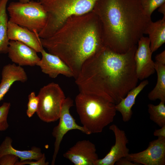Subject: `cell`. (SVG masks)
<instances>
[{
    "mask_svg": "<svg viewBox=\"0 0 165 165\" xmlns=\"http://www.w3.org/2000/svg\"><path fill=\"white\" fill-rule=\"evenodd\" d=\"M135 45L124 53L105 46L86 60L75 79L79 91L96 94L116 105L135 87L138 79Z\"/></svg>",
    "mask_w": 165,
    "mask_h": 165,
    "instance_id": "6da1fadb",
    "label": "cell"
},
{
    "mask_svg": "<svg viewBox=\"0 0 165 165\" xmlns=\"http://www.w3.org/2000/svg\"><path fill=\"white\" fill-rule=\"evenodd\" d=\"M40 40L43 48L68 66L75 79L85 61L105 47L101 22L92 10L70 16L52 35Z\"/></svg>",
    "mask_w": 165,
    "mask_h": 165,
    "instance_id": "7a4b0ae2",
    "label": "cell"
},
{
    "mask_svg": "<svg viewBox=\"0 0 165 165\" xmlns=\"http://www.w3.org/2000/svg\"><path fill=\"white\" fill-rule=\"evenodd\" d=\"M92 10L101 22L105 46L119 54L137 45L151 20L140 0H98Z\"/></svg>",
    "mask_w": 165,
    "mask_h": 165,
    "instance_id": "3957f363",
    "label": "cell"
},
{
    "mask_svg": "<svg viewBox=\"0 0 165 165\" xmlns=\"http://www.w3.org/2000/svg\"><path fill=\"white\" fill-rule=\"evenodd\" d=\"M75 102L80 122L89 135L102 132L116 114V104L96 94L80 92Z\"/></svg>",
    "mask_w": 165,
    "mask_h": 165,
    "instance_id": "277c9868",
    "label": "cell"
},
{
    "mask_svg": "<svg viewBox=\"0 0 165 165\" xmlns=\"http://www.w3.org/2000/svg\"><path fill=\"white\" fill-rule=\"evenodd\" d=\"M98 0H39L47 14L43 28L38 33L45 38L54 34L70 16L92 11Z\"/></svg>",
    "mask_w": 165,
    "mask_h": 165,
    "instance_id": "5b68a950",
    "label": "cell"
},
{
    "mask_svg": "<svg viewBox=\"0 0 165 165\" xmlns=\"http://www.w3.org/2000/svg\"><path fill=\"white\" fill-rule=\"evenodd\" d=\"M7 10L9 16V21L38 33L46 22L47 13L39 1L13 2Z\"/></svg>",
    "mask_w": 165,
    "mask_h": 165,
    "instance_id": "8992f818",
    "label": "cell"
},
{
    "mask_svg": "<svg viewBox=\"0 0 165 165\" xmlns=\"http://www.w3.org/2000/svg\"><path fill=\"white\" fill-rule=\"evenodd\" d=\"M37 96L39 102L36 113L39 118L46 123L59 119L62 104L66 98L59 85L52 82L44 86Z\"/></svg>",
    "mask_w": 165,
    "mask_h": 165,
    "instance_id": "52a82bcc",
    "label": "cell"
},
{
    "mask_svg": "<svg viewBox=\"0 0 165 165\" xmlns=\"http://www.w3.org/2000/svg\"><path fill=\"white\" fill-rule=\"evenodd\" d=\"M73 101L70 97H66L62 105L58 125L53 128L52 135L55 138L54 151L53 156L51 165L55 164L58 154L60 146L63 138L68 131L72 130H77L87 135L89 133L82 126L78 125L75 120L71 115L70 109L73 105Z\"/></svg>",
    "mask_w": 165,
    "mask_h": 165,
    "instance_id": "ba28073f",
    "label": "cell"
},
{
    "mask_svg": "<svg viewBox=\"0 0 165 165\" xmlns=\"http://www.w3.org/2000/svg\"><path fill=\"white\" fill-rule=\"evenodd\" d=\"M126 158L139 165H165V137H158L149 142L146 149L129 153Z\"/></svg>",
    "mask_w": 165,
    "mask_h": 165,
    "instance_id": "9c48e42d",
    "label": "cell"
},
{
    "mask_svg": "<svg viewBox=\"0 0 165 165\" xmlns=\"http://www.w3.org/2000/svg\"><path fill=\"white\" fill-rule=\"evenodd\" d=\"M138 44L134 59L138 78L141 80L154 73L155 62L152 59V53L148 37L143 36L140 38Z\"/></svg>",
    "mask_w": 165,
    "mask_h": 165,
    "instance_id": "30bf717a",
    "label": "cell"
},
{
    "mask_svg": "<svg viewBox=\"0 0 165 165\" xmlns=\"http://www.w3.org/2000/svg\"><path fill=\"white\" fill-rule=\"evenodd\" d=\"M63 156L75 165H95L99 159L95 145L86 140L77 141Z\"/></svg>",
    "mask_w": 165,
    "mask_h": 165,
    "instance_id": "8fae6325",
    "label": "cell"
},
{
    "mask_svg": "<svg viewBox=\"0 0 165 165\" xmlns=\"http://www.w3.org/2000/svg\"><path fill=\"white\" fill-rule=\"evenodd\" d=\"M109 129L114 133L115 144L103 158L97 160L95 165H114L119 159L126 157L129 154V150L127 146L128 140L125 132L114 124L110 126Z\"/></svg>",
    "mask_w": 165,
    "mask_h": 165,
    "instance_id": "7c38bea8",
    "label": "cell"
},
{
    "mask_svg": "<svg viewBox=\"0 0 165 165\" xmlns=\"http://www.w3.org/2000/svg\"><path fill=\"white\" fill-rule=\"evenodd\" d=\"M37 52L26 45L19 41L10 40L7 53L13 63L20 66H34L40 60Z\"/></svg>",
    "mask_w": 165,
    "mask_h": 165,
    "instance_id": "4fadbf2b",
    "label": "cell"
},
{
    "mask_svg": "<svg viewBox=\"0 0 165 165\" xmlns=\"http://www.w3.org/2000/svg\"><path fill=\"white\" fill-rule=\"evenodd\" d=\"M42 58L37 64L44 73L52 78H55L62 75L74 77L73 72L68 66L57 56L46 52L44 49L40 53Z\"/></svg>",
    "mask_w": 165,
    "mask_h": 165,
    "instance_id": "5bb4252c",
    "label": "cell"
},
{
    "mask_svg": "<svg viewBox=\"0 0 165 165\" xmlns=\"http://www.w3.org/2000/svg\"><path fill=\"white\" fill-rule=\"evenodd\" d=\"M7 34L9 40L22 42L37 53H41L44 49L37 32L31 31L9 21L8 23Z\"/></svg>",
    "mask_w": 165,
    "mask_h": 165,
    "instance_id": "9a60e30c",
    "label": "cell"
},
{
    "mask_svg": "<svg viewBox=\"0 0 165 165\" xmlns=\"http://www.w3.org/2000/svg\"><path fill=\"white\" fill-rule=\"evenodd\" d=\"M0 83V102L2 101L10 88L16 82H26L28 79L24 69L14 63L8 64L3 67Z\"/></svg>",
    "mask_w": 165,
    "mask_h": 165,
    "instance_id": "2e32d148",
    "label": "cell"
},
{
    "mask_svg": "<svg viewBox=\"0 0 165 165\" xmlns=\"http://www.w3.org/2000/svg\"><path fill=\"white\" fill-rule=\"evenodd\" d=\"M13 140L8 136L5 137L0 145V157L6 154H12L18 157L20 161L25 160H38L43 156L40 148L32 146L31 149L20 150L14 148L12 145Z\"/></svg>",
    "mask_w": 165,
    "mask_h": 165,
    "instance_id": "e0dca14e",
    "label": "cell"
},
{
    "mask_svg": "<svg viewBox=\"0 0 165 165\" xmlns=\"http://www.w3.org/2000/svg\"><path fill=\"white\" fill-rule=\"evenodd\" d=\"M148 83L147 80H143L138 86L131 90L125 97L116 105V110L120 113L124 122H127L131 119L133 114L132 108L135 103L136 98Z\"/></svg>",
    "mask_w": 165,
    "mask_h": 165,
    "instance_id": "ac0fdd59",
    "label": "cell"
},
{
    "mask_svg": "<svg viewBox=\"0 0 165 165\" xmlns=\"http://www.w3.org/2000/svg\"><path fill=\"white\" fill-rule=\"evenodd\" d=\"M144 34L148 35L152 53L165 42V16L155 22L151 20L146 27Z\"/></svg>",
    "mask_w": 165,
    "mask_h": 165,
    "instance_id": "d6986e66",
    "label": "cell"
},
{
    "mask_svg": "<svg viewBox=\"0 0 165 165\" xmlns=\"http://www.w3.org/2000/svg\"><path fill=\"white\" fill-rule=\"evenodd\" d=\"M155 67L157 76V82L148 94V98L151 101L159 99L165 102V64L155 61Z\"/></svg>",
    "mask_w": 165,
    "mask_h": 165,
    "instance_id": "ffe728a7",
    "label": "cell"
},
{
    "mask_svg": "<svg viewBox=\"0 0 165 165\" xmlns=\"http://www.w3.org/2000/svg\"><path fill=\"white\" fill-rule=\"evenodd\" d=\"M9 0H0V53H7L9 40L7 34L9 21L6 5Z\"/></svg>",
    "mask_w": 165,
    "mask_h": 165,
    "instance_id": "44dd1931",
    "label": "cell"
},
{
    "mask_svg": "<svg viewBox=\"0 0 165 165\" xmlns=\"http://www.w3.org/2000/svg\"><path fill=\"white\" fill-rule=\"evenodd\" d=\"M165 102L161 101L157 105H148L150 119L160 127L165 125Z\"/></svg>",
    "mask_w": 165,
    "mask_h": 165,
    "instance_id": "7402d4cb",
    "label": "cell"
},
{
    "mask_svg": "<svg viewBox=\"0 0 165 165\" xmlns=\"http://www.w3.org/2000/svg\"><path fill=\"white\" fill-rule=\"evenodd\" d=\"M145 14L151 18L152 13L161 5L165 3V0H140Z\"/></svg>",
    "mask_w": 165,
    "mask_h": 165,
    "instance_id": "603a6c76",
    "label": "cell"
},
{
    "mask_svg": "<svg viewBox=\"0 0 165 165\" xmlns=\"http://www.w3.org/2000/svg\"><path fill=\"white\" fill-rule=\"evenodd\" d=\"M11 105L10 102H4L0 106V131H5L9 127L7 119Z\"/></svg>",
    "mask_w": 165,
    "mask_h": 165,
    "instance_id": "cb8c5ba5",
    "label": "cell"
},
{
    "mask_svg": "<svg viewBox=\"0 0 165 165\" xmlns=\"http://www.w3.org/2000/svg\"><path fill=\"white\" fill-rule=\"evenodd\" d=\"M28 102L26 114L29 118L32 117L37 111L39 105V98L34 92H31L28 95Z\"/></svg>",
    "mask_w": 165,
    "mask_h": 165,
    "instance_id": "d4e9b609",
    "label": "cell"
},
{
    "mask_svg": "<svg viewBox=\"0 0 165 165\" xmlns=\"http://www.w3.org/2000/svg\"><path fill=\"white\" fill-rule=\"evenodd\" d=\"M19 158L13 155L6 154L0 157V165H15Z\"/></svg>",
    "mask_w": 165,
    "mask_h": 165,
    "instance_id": "484cf974",
    "label": "cell"
},
{
    "mask_svg": "<svg viewBox=\"0 0 165 165\" xmlns=\"http://www.w3.org/2000/svg\"><path fill=\"white\" fill-rule=\"evenodd\" d=\"M29 164L30 165H48L49 163L46 161V157L44 153L42 157L36 161H32L31 160H28L22 161H19L15 165H24Z\"/></svg>",
    "mask_w": 165,
    "mask_h": 165,
    "instance_id": "4316f807",
    "label": "cell"
},
{
    "mask_svg": "<svg viewBox=\"0 0 165 165\" xmlns=\"http://www.w3.org/2000/svg\"><path fill=\"white\" fill-rule=\"evenodd\" d=\"M116 165H139L135 163L131 162L126 157H123L118 160L115 163Z\"/></svg>",
    "mask_w": 165,
    "mask_h": 165,
    "instance_id": "83f0119b",
    "label": "cell"
},
{
    "mask_svg": "<svg viewBox=\"0 0 165 165\" xmlns=\"http://www.w3.org/2000/svg\"><path fill=\"white\" fill-rule=\"evenodd\" d=\"M155 59L156 62L165 64V50L157 54L155 57Z\"/></svg>",
    "mask_w": 165,
    "mask_h": 165,
    "instance_id": "f1b7e54d",
    "label": "cell"
},
{
    "mask_svg": "<svg viewBox=\"0 0 165 165\" xmlns=\"http://www.w3.org/2000/svg\"><path fill=\"white\" fill-rule=\"evenodd\" d=\"M153 135L158 137H165V125L159 129L156 130L153 133Z\"/></svg>",
    "mask_w": 165,
    "mask_h": 165,
    "instance_id": "f546056e",
    "label": "cell"
},
{
    "mask_svg": "<svg viewBox=\"0 0 165 165\" xmlns=\"http://www.w3.org/2000/svg\"><path fill=\"white\" fill-rule=\"evenodd\" d=\"M158 11L162 13L165 16V3L161 5L159 7Z\"/></svg>",
    "mask_w": 165,
    "mask_h": 165,
    "instance_id": "4dcf8cb0",
    "label": "cell"
},
{
    "mask_svg": "<svg viewBox=\"0 0 165 165\" xmlns=\"http://www.w3.org/2000/svg\"><path fill=\"white\" fill-rule=\"evenodd\" d=\"M30 0H19V1L22 3H26L29 2Z\"/></svg>",
    "mask_w": 165,
    "mask_h": 165,
    "instance_id": "1f68e13d",
    "label": "cell"
}]
</instances>
